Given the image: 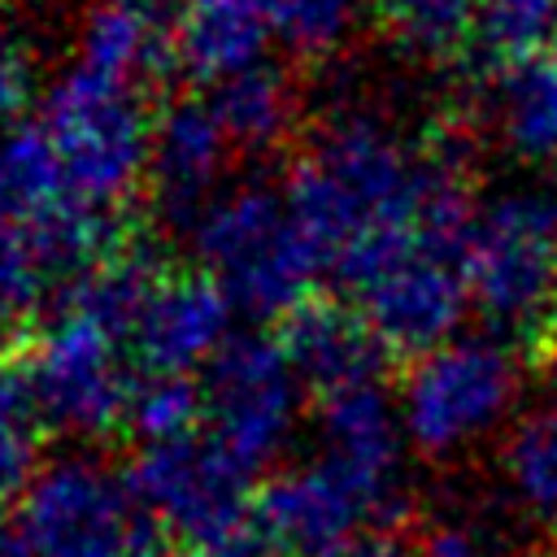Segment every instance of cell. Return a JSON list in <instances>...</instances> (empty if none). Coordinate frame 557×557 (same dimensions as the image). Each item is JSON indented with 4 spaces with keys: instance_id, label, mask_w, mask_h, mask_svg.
Returning <instances> with one entry per match:
<instances>
[{
    "instance_id": "6da1fadb",
    "label": "cell",
    "mask_w": 557,
    "mask_h": 557,
    "mask_svg": "<svg viewBox=\"0 0 557 557\" xmlns=\"http://www.w3.org/2000/svg\"><path fill=\"white\" fill-rule=\"evenodd\" d=\"M283 191L326 270L440 209L470 205L448 135L418 144L370 109H335L309 135Z\"/></svg>"
},
{
    "instance_id": "7a4b0ae2",
    "label": "cell",
    "mask_w": 557,
    "mask_h": 557,
    "mask_svg": "<svg viewBox=\"0 0 557 557\" xmlns=\"http://www.w3.org/2000/svg\"><path fill=\"white\" fill-rule=\"evenodd\" d=\"M470 218L474 205L440 209L409 231L374 239L335 270L348 287V305L387 352L413 361L461 335V322L474 309L466 278Z\"/></svg>"
},
{
    "instance_id": "3957f363",
    "label": "cell",
    "mask_w": 557,
    "mask_h": 557,
    "mask_svg": "<svg viewBox=\"0 0 557 557\" xmlns=\"http://www.w3.org/2000/svg\"><path fill=\"white\" fill-rule=\"evenodd\" d=\"M470 300L522 357H553L557 331V196L505 187L474 205L466 231Z\"/></svg>"
},
{
    "instance_id": "277c9868",
    "label": "cell",
    "mask_w": 557,
    "mask_h": 557,
    "mask_svg": "<svg viewBox=\"0 0 557 557\" xmlns=\"http://www.w3.org/2000/svg\"><path fill=\"white\" fill-rule=\"evenodd\" d=\"M191 244L200 270L239 313L257 322H283L292 309L313 300V283L326 270L322 252L292 213L287 191L257 178L231 183L191 226Z\"/></svg>"
},
{
    "instance_id": "5b68a950",
    "label": "cell",
    "mask_w": 557,
    "mask_h": 557,
    "mask_svg": "<svg viewBox=\"0 0 557 557\" xmlns=\"http://www.w3.org/2000/svg\"><path fill=\"white\" fill-rule=\"evenodd\" d=\"M35 122L57 152L70 196L87 213L117 218L122 205L144 187L152 148V113L144 109V91L70 61L44 91Z\"/></svg>"
},
{
    "instance_id": "8992f818",
    "label": "cell",
    "mask_w": 557,
    "mask_h": 557,
    "mask_svg": "<svg viewBox=\"0 0 557 557\" xmlns=\"http://www.w3.org/2000/svg\"><path fill=\"white\" fill-rule=\"evenodd\" d=\"M522 352L492 335H457L409 361L396 405L409 448L444 461L496 435L522 400Z\"/></svg>"
},
{
    "instance_id": "52a82bcc",
    "label": "cell",
    "mask_w": 557,
    "mask_h": 557,
    "mask_svg": "<svg viewBox=\"0 0 557 557\" xmlns=\"http://www.w3.org/2000/svg\"><path fill=\"white\" fill-rule=\"evenodd\" d=\"M26 374L52 426L78 440H104L126 431L135 392L144 383L131 339L104 313L61 296L35 326Z\"/></svg>"
},
{
    "instance_id": "ba28073f",
    "label": "cell",
    "mask_w": 557,
    "mask_h": 557,
    "mask_svg": "<svg viewBox=\"0 0 557 557\" xmlns=\"http://www.w3.org/2000/svg\"><path fill=\"white\" fill-rule=\"evenodd\" d=\"M200 387L205 435L252 479L287 453L309 392L278 335L265 331H235L200 374Z\"/></svg>"
},
{
    "instance_id": "9c48e42d",
    "label": "cell",
    "mask_w": 557,
    "mask_h": 557,
    "mask_svg": "<svg viewBox=\"0 0 557 557\" xmlns=\"http://www.w3.org/2000/svg\"><path fill=\"white\" fill-rule=\"evenodd\" d=\"M13 522L30 557H135L144 540V509L126 483L96 453H61L22 492Z\"/></svg>"
},
{
    "instance_id": "30bf717a",
    "label": "cell",
    "mask_w": 557,
    "mask_h": 557,
    "mask_svg": "<svg viewBox=\"0 0 557 557\" xmlns=\"http://www.w3.org/2000/svg\"><path fill=\"white\" fill-rule=\"evenodd\" d=\"M126 483L148 522L165 527L196 557H213L252 527V474L239 470L205 431L170 444H144Z\"/></svg>"
},
{
    "instance_id": "8fae6325",
    "label": "cell",
    "mask_w": 557,
    "mask_h": 557,
    "mask_svg": "<svg viewBox=\"0 0 557 557\" xmlns=\"http://www.w3.org/2000/svg\"><path fill=\"white\" fill-rule=\"evenodd\" d=\"M405 453L409 435L400 422V405L396 392L383 387V379L318 400V457L352 483L374 527H396V518L409 509Z\"/></svg>"
},
{
    "instance_id": "7c38bea8",
    "label": "cell",
    "mask_w": 557,
    "mask_h": 557,
    "mask_svg": "<svg viewBox=\"0 0 557 557\" xmlns=\"http://www.w3.org/2000/svg\"><path fill=\"white\" fill-rule=\"evenodd\" d=\"M235 305L205 270H161L131 322V352L144 379H196L235 335Z\"/></svg>"
},
{
    "instance_id": "4fadbf2b",
    "label": "cell",
    "mask_w": 557,
    "mask_h": 557,
    "mask_svg": "<svg viewBox=\"0 0 557 557\" xmlns=\"http://www.w3.org/2000/svg\"><path fill=\"white\" fill-rule=\"evenodd\" d=\"M235 161L231 139L222 135L209 100H174L152 117L148 178L144 191L165 226L191 235L205 209L231 187L226 170Z\"/></svg>"
},
{
    "instance_id": "5bb4252c",
    "label": "cell",
    "mask_w": 557,
    "mask_h": 557,
    "mask_svg": "<svg viewBox=\"0 0 557 557\" xmlns=\"http://www.w3.org/2000/svg\"><path fill=\"white\" fill-rule=\"evenodd\" d=\"M252 518L278 557H322L348 535L374 527L366 500L322 457H305L265 474Z\"/></svg>"
},
{
    "instance_id": "9a60e30c",
    "label": "cell",
    "mask_w": 557,
    "mask_h": 557,
    "mask_svg": "<svg viewBox=\"0 0 557 557\" xmlns=\"http://www.w3.org/2000/svg\"><path fill=\"white\" fill-rule=\"evenodd\" d=\"M187 0H91L78 17L74 65L148 91L174 65V35Z\"/></svg>"
},
{
    "instance_id": "2e32d148",
    "label": "cell",
    "mask_w": 557,
    "mask_h": 557,
    "mask_svg": "<svg viewBox=\"0 0 557 557\" xmlns=\"http://www.w3.org/2000/svg\"><path fill=\"white\" fill-rule=\"evenodd\" d=\"M274 335L292 370L318 400L331 392L357 387V383H374L383 374L387 348L379 344V335L366 326V318L348 300L313 296L300 309H292Z\"/></svg>"
},
{
    "instance_id": "e0dca14e",
    "label": "cell",
    "mask_w": 557,
    "mask_h": 557,
    "mask_svg": "<svg viewBox=\"0 0 557 557\" xmlns=\"http://www.w3.org/2000/svg\"><path fill=\"white\" fill-rule=\"evenodd\" d=\"M274 44L261 0H187L174 35V65L200 87H222L226 78L265 65Z\"/></svg>"
},
{
    "instance_id": "ac0fdd59",
    "label": "cell",
    "mask_w": 557,
    "mask_h": 557,
    "mask_svg": "<svg viewBox=\"0 0 557 557\" xmlns=\"http://www.w3.org/2000/svg\"><path fill=\"white\" fill-rule=\"evenodd\" d=\"M496 144L522 165H557V48L496 65L487 83Z\"/></svg>"
},
{
    "instance_id": "d6986e66",
    "label": "cell",
    "mask_w": 557,
    "mask_h": 557,
    "mask_svg": "<svg viewBox=\"0 0 557 557\" xmlns=\"http://www.w3.org/2000/svg\"><path fill=\"white\" fill-rule=\"evenodd\" d=\"M205 100H209L222 135L231 139L235 157H270V152H278L287 144V135L296 126L292 78L270 61L226 78Z\"/></svg>"
},
{
    "instance_id": "ffe728a7",
    "label": "cell",
    "mask_w": 557,
    "mask_h": 557,
    "mask_svg": "<svg viewBox=\"0 0 557 557\" xmlns=\"http://www.w3.org/2000/svg\"><path fill=\"white\" fill-rule=\"evenodd\" d=\"M500 474L518 509L557 535V396L518 413L500 444Z\"/></svg>"
},
{
    "instance_id": "44dd1931",
    "label": "cell",
    "mask_w": 557,
    "mask_h": 557,
    "mask_svg": "<svg viewBox=\"0 0 557 557\" xmlns=\"http://www.w3.org/2000/svg\"><path fill=\"white\" fill-rule=\"evenodd\" d=\"M379 30L413 61L444 65L461 57L483 17V0H370Z\"/></svg>"
},
{
    "instance_id": "7402d4cb",
    "label": "cell",
    "mask_w": 557,
    "mask_h": 557,
    "mask_svg": "<svg viewBox=\"0 0 557 557\" xmlns=\"http://www.w3.org/2000/svg\"><path fill=\"white\" fill-rule=\"evenodd\" d=\"M48 413L22 361H0V505H17L48 466Z\"/></svg>"
},
{
    "instance_id": "603a6c76",
    "label": "cell",
    "mask_w": 557,
    "mask_h": 557,
    "mask_svg": "<svg viewBox=\"0 0 557 557\" xmlns=\"http://www.w3.org/2000/svg\"><path fill=\"white\" fill-rule=\"evenodd\" d=\"M274 44L296 61H331L348 48L370 0H261Z\"/></svg>"
},
{
    "instance_id": "cb8c5ba5",
    "label": "cell",
    "mask_w": 557,
    "mask_h": 557,
    "mask_svg": "<svg viewBox=\"0 0 557 557\" xmlns=\"http://www.w3.org/2000/svg\"><path fill=\"white\" fill-rule=\"evenodd\" d=\"M205 426V387L200 379H144L131 405L126 431L144 444H170L200 435Z\"/></svg>"
},
{
    "instance_id": "d4e9b609",
    "label": "cell",
    "mask_w": 557,
    "mask_h": 557,
    "mask_svg": "<svg viewBox=\"0 0 557 557\" xmlns=\"http://www.w3.org/2000/svg\"><path fill=\"white\" fill-rule=\"evenodd\" d=\"M553 26H557V0H483L474 48L496 70L531 52H544V39H553Z\"/></svg>"
},
{
    "instance_id": "484cf974",
    "label": "cell",
    "mask_w": 557,
    "mask_h": 557,
    "mask_svg": "<svg viewBox=\"0 0 557 557\" xmlns=\"http://www.w3.org/2000/svg\"><path fill=\"white\" fill-rule=\"evenodd\" d=\"M44 83H39V52L35 39L0 17V131H13L22 122H30V104L39 100Z\"/></svg>"
},
{
    "instance_id": "4316f807",
    "label": "cell",
    "mask_w": 557,
    "mask_h": 557,
    "mask_svg": "<svg viewBox=\"0 0 557 557\" xmlns=\"http://www.w3.org/2000/svg\"><path fill=\"white\" fill-rule=\"evenodd\" d=\"M413 548H418V557H505L500 540L483 522H470V518L426 522V531Z\"/></svg>"
},
{
    "instance_id": "83f0119b",
    "label": "cell",
    "mask_w": 557,
    "mask_h": 557,
    "mask_svg": "<svg viewBox=\"0 0 557 557\" xmlns=\"http://www.w3.org/2000/svg\"><path fill=\"white\" fill-rule=\"evenodd\" d=\"M322 557H418V548L405 544L392 527H370V531H357L344 544L326 548Z\"/></svg>"
},
{
    "instance_id": "f1b7e54d",
    "label": "cell",
    "mask_w": 557,
    "mask_h": 557,
    "mask_svg": "<svg viewBox=\"0 0 557 557\" xmlns=\"http://www.w3.org/2000/svg\"><path fill=\"white\" fill-rule=\"evenodd\" d=\"M26 318H30V309H22V305H17V300H13V296L0 287V348H4V344L17 335V326H22Z\"/></svg>"
},
{
    "instance_id": "f546056e",
    "label": "cell",
    "mask_w": 557,
    "mask_h": 557,
    "mask_svg": "<svg viewBox=\"0 0 557 557\" xmlns=\"http://www.w3.org/2000/svg\"><path fill=\"white\" fill-rule=\"evenodd\" d=\"M0 557H30V548H26L22 531H17V522L4 518V513H0Z\"/></svg>"
},
{
    "instance_id": "4dcf8cb0",
    "label": "cell",
    "mask_w": 557,
    "mask_h": 557,
    "mask_svg": "<svg viewBox=\"0 0 557 557\" xmlns=\"http://www.w3.org/2000/svg\"><path fill=\"white\" fill-rule=\"evenodd\" d=\"M135 557H196V553H191V548H170V544H152V540H148Z\"/></svg>"
},
{
    "instance_id": "1f68e13d",
    "label": "cell",
    "mask_w": 557,
    "mask_h": 557,
    "mask_svg": "<svg viewBox=\"0 0 557 557\" xmlns=\"http://www.w3.org/2000/svg\"><path fill=\"white\" fill-rule=\"evenodd\" d=\"M4 9H22V13H44V9H57L61 0H0Z\"/></svg>"
},
{
    "instance_id": "d6a6232c",
    "label": "cell",
    "mask_w": 557,
    "mask_h": 557,
    "mask_svg": "<svg viewBox=\"0 0 557 557\" xmlns=\"http://www.w3.org/2000/svg\"><path fill=\"white\" fill-rule=\"evenodd\" d=\"M553 357H557V331H553Z\"/></svg>"
},
{
    "instance_id": "836d02e7",
    "label": "cell",
    "mask_w": 557,
    "mask_h": 557,
    "mask_svg": "<svg viewBox=\"0 0 557 557\" xmlns=\"http://www.w3.org/2000/svg\"><path fill=\"white\" fill-rule=\"evenodd\" d=\"M553 44H557V26H553Z\"/></svg>"
},
{
    "instance_id": "e575fe53",
    "label": "cell",
    "mask_w": 557,
    "mask_h": 557,
    "mask_svg": "<svg viewBox=\"0 0 557 557\" xmlns=\"http://www.w3.org/2000/svg\"><path fill=\"white\" fill-rule=\"evenodd\" d=\"M548 557H557V553H548Z\"/></svg>"
}]
</instances>
